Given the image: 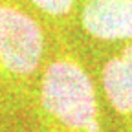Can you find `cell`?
<instances>
[{"label": "cell", "mask_w": 132, "mask_h": 132, "mask_svg": "<svg viewBox=\"0 0 132 132\" xmlns=\"http://www.w3.org/2000/svg\"><path fill=\"white\" fill-rule=\"evenodd\" d=\"M44 132H103L95 86L73 55H59L46 68L39 88Z\"/></svg>", "instance_id": "1"}, {"label": "cell", "mask_w": 132, "mask_h": 132, "mask_svg": "<svg viewBox=\"0 0 132 132\" xmlns=\"http://www.w3.org/2000/svg\"><path fill=\"white\" fill-rule=\"evenodd\" d=\"M42 53L40 26L22 9L0 2V79L16 81L33 75Z\"/></svg>", "instance_id": "2"}, {"label": "cell", "mask_w": 132, "mask_h": 132, "mask_svg": "<svg viewBox=\"0 0 132 132\" xmlns=\"http://www.w3.org/2000/svg\"><path fill=\"white\" fill-rule=\"evenodd\" d=\"M81 24L99 40L132 39V0H86Z\"/></svg>", "instance_id": "3"}, {"label": "cell", "mask_w": 132, "mask_h": 132, "mask_svg": "<svg viewBox=\"0 0 132 132\" xmlns=\"http://www.w3.org/2000/svg\"><path fill=\"white\" fill-rule=\"evenodd\" d=\"M101 82L108 105L132 132V44L108 59L101 72Z\"/></svg>", "instance_id": "4"}, {"label": "cell", "mask_w": 132, "mask_h": 132, "mask_svg": "<svg viewBox=\"0 0 132 132\" xmlns=\"http://www.w3.org/2000/svg\"><path fill=\"white\" fill-rule=\"evenodd\" d=\"M40 11L52 16H64L68 15L77 0H31Z\"/></svg>", "instance_id": "5"}]
</instances>
